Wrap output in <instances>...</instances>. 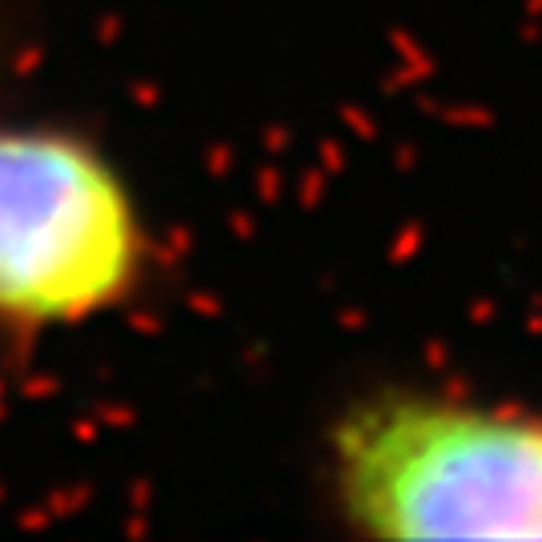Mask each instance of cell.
<instances>
[{"label":"cell","instance_id":"1","mask_svg":"<svg viewBox=\"0 0 542 542\" xmlns=\"http://www.w3.org/2000/svg\"><path fill=\"white\" fill-rule=\"evenodd\" d=\"M330 474L370 538H542L534 414L386 390L334 422Z\"/></svg>","mask_w":542,"mask_h":542},{"label":"cell","instance_id":"2","mask_svg":"<svg viewBox=\"0 0 542 542\" xmlns=\"http://www.w3.org/2000/svg\"><path fill=\"white\" fill-rule=\"evenodd\" d=\"M145 261L137 197L93 141L0 125V326L45 334L113 314Z\"/></svg>","mask_w":542,"mask_h":542}]
</instances>
